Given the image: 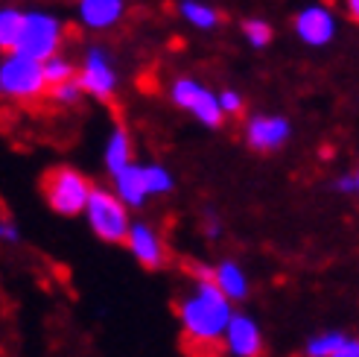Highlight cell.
I'll return each mask as SVG.
<instances>
[{
    "label": "cell",
    "instance_id": "cell-1",
    "mask_svg": "<svg viewBox=\"0 0 359 357\" xmlns=\"http://www.w3.org/2000/svg\"><path fill=\"white\" fill-rule=\"evenodd\" d=\"M184 340L193 346H217L225 340V331L234 319L231 301L219 293L213 278H199L196 287L178 301Z\"/></svg>",
    "mask_w": 359,
    "mask_h": 357
},
{
    "label": "cell",
    "instance_id": "cell-2",
    "mask_svg": "<svg viewBox=\"0 0 359 357\" xmlns=\"http://www.w3.org/2000/svg\"><path fill=\"white\" fill-rule=\"evenodd\" d=\"M94 188L88 185V178L76 173L74 167H56L44 176V196L47 205L62 214V217H76L85 214L88 200H91Z\"/></svg>",
    "mask_w": 359,
    "mask_h": 357
},
{
    "label": "cell",
    "instance_id": "cell-3",
    "mask_svg": "<svg viewBox=\"0 0 359 357\" xmlns=\"http://www.w3.org/2000/svg\"><path fill=\"white\" fill-rule=\"evenodd\" d=\"M85 217L91 223L94 235L105 243H126V238H129V228H132L129 211L117 200V193L94 188L91 200H88V208H85Z\"/></svg>",
    "mask_w": 359,
    "mask_h": 357
},
{
    "label": "cell",
    "instance_id": "cell-4",
    "mask_svg": "<svg viewBox=\"0 0 359 357\" xmlns=\"http://www.w3.org/2000/svg\"><path fill=\"white\" fill-rule=\"evenodd\" d=\"M47 79H44V65L27 59L21 53H9L0 62V94L12 100H35L44 94Z\"/></svg>",
    "mask_w": 359,
    "mask_h": 357
},
{
    "label": "cell",
    "instance_id": "cell-5",
    "mask_svg": "<svg viewBox=\"0 0 359 357\" xmlns=\"http://www.w3.org/2000/svg\"><path fill=\"white\" fill-rule=\"evenodd\" d=\"M59 44H62V21L59 18H53L47 12H27L24 32H21V41H18L15 53H21V56L44 65L47 59L56 56Z\"/></svg>",
    "mask_w": 359,
    "mask_h": 357
},
{
    "label": "cell",
    "instance_id": "cell-6",
    "mask_svg": "<svg viewBox=\"0 0 359 357\" xmlns=\"http://www.w3.org/2000/svg\"><path fill=\"white\" fill-rule=\"evenodd\" d=\"M172 100L175 105H182V109H187L196 120H202L205 126L217 129L222 123V109H219V97L208 91V88L202 82L196 79H175L172 82Z\"/></svg>",
    "mask_w": 359,
    "mask_h": 357
},
{
    "label": "cell",
    "instance_id": "cell-7",
    "mask_svg": "<svg viewBox=\"0 0 359 357\" xmlns=\"http://www.w3.org/2000/svg\"><path fill=\"white\" fill-rule=\"evenodd\" d=\"M79 85L85 94H91L97 100H111L114 88H117V74H114L109 53L102 47H91L85 53V62L79 70Z\"/></svg>",
    "mask_w": 359,
    "mask_h": 357
},
{
    "label": "cell",
    "instance_id": "cell-8",
    "mask_svg": "<svg viewBox=\"0 0 359 357\" xmlns=\"http://www.w3.org/2000/svg\"><path fill=\"white\" fill-rule=\"evenodd\" d=\"M295 32L304 44L310 47H325L333 41L336 35V18L327 6L321 4H310L295 15Z\"/></svg>",
    "mask_w": 359,
    "mask_h": 357
},
{
    "label": "cell",
    "instance_id": "cell-9",
    "mask_svg": "<svg viewBox=\"0 0 359 357\" xmlns=\"http://www.w3.org/2000/svg\"><path fill=\"white\" fill-rule=\"evenodd\" d=\"M290 135H292L290 120L278 117V115H257V117H251L245 123V141L260 152L283 147Z\"/></svg>",
    "mask_w": 359,
    "mask_h": 357
},
{
    "label": "cell",
    "instance_id": "cell-10",
    "mask_svg": "<svg viewBox=\"0 0 359 357\" xmlns=\"http://www.w3.org/2000/svg\"><path fill=\"white\" fill-rule=\"evenodd\" d=\"M225 349L231 357H260L263 351V331L248 313H234L225 331Z\"/></svg>",
    "mask_w": 359,
    "mask_h": 357
},
{
    "label": "cell",
    "instance_id": "cell-11",
    "mask_svg": "<svg viewBox=\"0 0 359 357\" xmlns=\"http://www.w3.org/2000/svg\"><path fill=\"white\" fill-rule=\"evenodd\" d=\"M126 246H129V252L137 258V264L147 266V270H158V266L164 264V243H161L158 231L147 223H132Z\"/></svg>",
    "mask_w": 359,
    "mask_h": 357
},
{
    "label": "cell",
    "instance_id": "cell-12",
    "mask_svg": "<svg viewBox=\"0 0 359 357\" xmlns=\"http://www.w3.org/2000/svg\"><path fill=\"white\" fill-rule=\"evenodd\" d=\"M213 284L228 301H243L248 296V275L234 261H219L213 266Z\"/></svg>",
    "mask_w": 359,
    "mask_h": 357
},
{
    "label": "cell",
    "instance_id": "cell-13",
    "mask_svg": "<svg viewBox=\"0 0 359 357\" xmlns=\"http://www.w3.org/2000/svg\"><path fill=\"white\" fill-rule=\"evenodd\" d=\"M114 188H117V200L126 208H140L147 202V178H143V167L140 164H129L123 173L114 176Z\"/></svg>",
    "mask_w": 359,
    "mask_h": 357
},
{
    "label": "cell",
    "instance_id": "cell-14",
    "mask_svg": "<svg viewBox=\"0 0 359 357\" xmlns=\"http://www.w3.org/2000/svg\"><path fill=\"white\" fill-rule=\"evenodd\" d=\"M123 9H126L123 0H79V18L91 30H105L117 24Z\"/></svg>",
    "mask_w": 359,
    "mask_h": 357
},
{
    "label": "cell",
    "instance_id": "cell-15",
    "mask_svg": "<svg viewBox=\"0 0 359 357\" xmlns=\"http://www.w3.org/2000/svg\"><path fill=\"white\" fill-rule=\"evenodd\" d=\"M129 164H132V141H129V132L117 126L109 138V144H105V167H109L111 176H117Z\"/></svg>",
    "mask_w": 359,
    "mask_h": 357
},
{
    "label": "cell",
    "instance_id": "cell-16",
    "mask_svg": "<svg viewBox=\"0 0 359 357\" xmlns=\"http://www.w3.org/2000/svg\"><path fill=\"white\" fill-rule=\"evenodd\" d=\"M24 18L27 12H18V9H0V50H12L21 41V32H24Z\"/></svg>",
    "mask_w": 359,
    "mask_h": 357
},
{
    "label": "cell",
    "instance_id": "cell-17",
    "mask_svg": "<svg viewBox=\"0 0 359 357\" xmlns=\"http://www.w3.org/2000/svg\"><path fill=\"white\" fill-rule=\"evenodd\" d=\"M345 340H348V334H342V331L313 334L310 340H307V346H304V357H333Z\"/></svg>",
    "mask_w": 359,
    "mask_h": 357
},
{
    "label": "cell",
    "instance_id": "cell-18",
    "mask_svg": "<svg viewBox=\"0 0 359 357\" xmlns=\"http://www.w3.org/2000/svg\"><path fill=\"white\" fill-rule=\"evenodd\" d=\"M182 15L187 18V21L193 27H199V30H213L219 24V12L217 9H210L205 4H199V0H182Z\"/></svg>",
    "mask_w": 359,
    "mask_h": 357
},
{
    "label": "cell",
    "instance_id": "cell-19",
    "mask_svg": "<svg viewBox=\"0 0 359 357\" xmlns=\"http://www.w3.org/2000/svg\"><path fill=\"white\" fill-rule=\"evenodd\" d=\"M44 79H47L50 88L65 85L70 79H76V67L70 65L67 59H62V56H53V59L44 62Z\"/></svg>",
    "mask_w": 359,
    "mask_h": 357
},
{
    "label": "cell",
    "instance_id": "cell-20",
    "mask_svg": "<svg viewBox=\"0 0 359 357\" xmlns=\"http://www.w3.org/2000/svg\"><path fill=\"white\" fill-rule=\"evenodd\" d=\"M143 178H147L149 196H155V193H170V190H172V176H170V170H164L161 164H147V167H143Z\"/></svg>",
    "mask_w": 359,
    "mask_h": 357
},
{
    "label": "cell",
    "instance_id": "cell-21",
    "mask_svg": "<svg viewBox=\"0 0 359 357\" xmlns=\"http://www.w3.org/2000/svg\"><path fill=\"white\" fill-rule=\"evenodd\" d=\"M243 32L251 47H266L269 41H272V27H269L266 21H260V18H251V21L243 24Z\"/></svg>",
    "mask_w": 359,
    "mask_h": 357
},
{
    "label": "cell",
    "instance_id": "cell-22",
    "mask_svg": "<svg viewBox=\"0 0 359 357\" xmlns=\"http://www.w3.org/2000/svg\"><path fill=\"white\" fill-rule=\"evenodd\" d=\"M50 97L56 100V103H62V105H74V103H79V97H82V85H79V79H70V82H65V85L50 88Z\"/></svg>",
    "mask_w": 359,
    "mask_h": 357
},
{
    "label": "cell",
    "instance_id": "cell-23",
    "mask_svg": "<svg viewBox=\"0 0 359 357\" xmlns=\"http://www.w3.org/2000/svg\"><path fill=\"white\" fill-rule=\"evenodd\" d=\"M219 109H222V115H237L243 109V97L237 91H222L219 94Z\"/></svg>",
    "mask_w": 359,
    "mask_h": 357
},
{
    "label": "cell",
    "instance_id": "cell-24",
    "mask_svg": "<svg viewBox=\"0 0 359 357\" xmlns=\"http://www.w3.org/2000/svg\"><path fill=\"white\" fill-rule=\"evenodd\" d=\"M0 240H6V243L21 240V231H18V226L12 220H0Z\"/></svg>",
    "mask_w": 359,
    "mask_h": 357
},
{
    "label": "cell",
    "instance_id": "cell-25",
    "mask_svg": "<svg viewBox=\"0 0 359 357\" xmlns=\"http://www.w3.org/2000/svg\"><path fill=\"white\" fill-rule=\"evenodd\" d=\"M333 357H359V337H348Z\"/></svg>",
    "mask_w": 359,
    "mask_h": 357
},
{
    "label": "cell",
    "instance_id": "cell-26",
    "mask_svg": "<svg viewBox=\"0 0 359 357\" xmlns=\"http://www.w3.org/2000/svg\"><path fill=\"white\" fill-rule=\"evenodd\" d=\"M336 190L353 193V190H356V176H339V178H336Z\"/></svg>",
    "mask_w": 359,
    "mask_h": 357
},
{
    "label": "cell",
    "instance_id": "cell-27",
    "mask_svg": "<svg viewBox=\"0 0 359 357\" xmlns=\"http://www.w3.org/2000/svg\"><path fill=\"white\" fill-rule=\"evenodd\" d=\"M219 231H222L219 220H213V217H208V223H205V235H208V238H219Z\"/></svg>",
    "mask_w": 359,
    "mask_h": 357
},
{
    "label": "cell",
    "instance_id": "cell-28",
    "mask_svg": "<svg viewBox=\"0 0 359 357\" xmlns=\"http://www.w3.org/2000/svg\"><path fill=\"white\" fill-rule=\"evenodd\" d=\"M348 15L359 24V0H348Z\"/></svg>",
    "mask_w": 359,
    "mask_h": 357
},
{
    "label": "cell",
    "instance_id": "cell-29",
    "mask_svg": "<svg viewBox=\"0 0 359 357\" xmlns=\"http://www.w3.org/2000/svg\"><path fill=\"white\" fill-rule=\"evenodd\" d=\"M356 190H359V173H356Z\"/></svg>",
    "mask_w": 359,
    "mask_h": 357
}]
</instances>
